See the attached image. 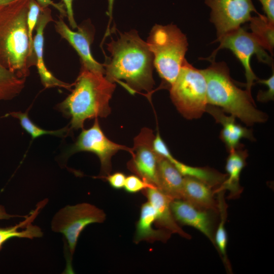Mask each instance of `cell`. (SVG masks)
I'll return each mask as SVG.
<instances>
[{
  "label": "cell",
  "instance_id": "4dcf8cb0",
  "mask_svg": "<svg viewBox=\"0 0 274 274\" xmlns=\"http://www.w3.org/2000/svg\"><path fill=\"white\" fill-rule=\"evenodd\" d=\"M126 177L124 174L122 172H115L108 175L105 179L113 188L120 189L124 188Z\"/></svg>",
  "mask_w": 274,
  "mask_h": 274
},
{
  "label": "cell",
  "instance_id": "ba28073f",
  "mask_svg": "<svg viewBox=\"0 0 274 274\" xmlns=\"http://www.w3.org/2000/svg\"><path fill=\"white\" fill-rule=\"evenodd\" d=\"M215 42H219L220 45L207 59L210 61L215 60L217 53L221 49L231 50L245 69L247 81L246 90L252 94L251 89L254 81L258 79L250 65L252 56L255 55L260 62L271 66L273 65L272 58L260 46L252 33L247 31L242 27L217 39Z\"/></svg>",
  "mask_w": 274,
  "mask_h": 274
},
{
  "label": "cell",
  "instance_id": "d590c367",
  "mask_svg": "<svg viewBox=\"0 0 274 274\" xmlns=\"http://www.w3.org/2000/svg\"><path fill=\"white\" fill-rule=\"evenodd\" d=\"M24 216L10 215L7 213L5 208L3 206H0V220H9L11 218Z\"/></svg>",
  "mask_w": 274,
  "mask_h": 274
},
{
  "label": "cell",
  "instance_id": "4fadbf2b",
  "mask_svg": "<svg viewBox=\"0 0 274 274\" xmlns=\"http://www.w3.org/2000/svg\"><path fill=\"white\" fill-rule=\"evenodd\" d=\"M170 208L177 223L197 229L215 246L213 214L216 212L199 209L182 199L172 200Z\"/></svg>",
  "mask_w": 274,
  "mask_h": 274
},
{
  "label": "cell",
  "instance_id": "3957f363",
  "mask_svg": "<svg viewBox=\"0 0 274 274\" xmlns=\"http://www.w3.org/2000/svg\"><path fill=\"white\" fill-rule=\"evenodd\" d=\"M30 0L0 6V64L26 79L36 61L29 56L27 14Z\"/></svg>",
  "mask_w": 274,
  "mask_h": 274
},
{
  "label": "cell",
  "instance_id": "7402d4cb",
  "mask_svg": "<svg viewBox=\"0 0 274 274\" xmlns=\"http://www.w3.org/2000/svg\"><path fill=\"white\" fill-rule=\"evenodd\" d=\"M183 176L190 177L198 180L214 191L219 188L227 178V174H222L209 167L191 166L185 164L173 157L169 160Z\"/></svg>",
  "mask_w": 274,
  "mask_h": 274
},
{
  "label": "cell",
  "instance_id": "8992f818",
  "mask_svg": "<svg viewBox=\"0 0 274 274\" xmlns=\"http://www.w3.org/2000/svg\"><path fill=\"white\" fill-rule=\"evenodd\" d=\"M170 97L179 112L186 119H198L208 106L207 82L201 71L185 59L179 75L169 87Z\"/></svg>",
  "mask_w": 274,
  "mask_h": 274
},
{
  "label": "cell",
  "instance_id": "d6a6232c",
  "mask_svg": "<svg viewBox=\"0 0 274 274\" xmlns=\"http://www.w3.org/2000/svg\"><path fill=\"white\" fill-rule=\"evenodd\" d=\"M261 4L265 15L274 22V0H258Z\"/></svg>",
  "mask_w": 274,
  "mask_h": 274
},
{
  "label": "cell",
  "instance_id": "e575fe53",
  "mask_svg": "<svg viewBox=\"0 0 274 274\" xmlns=\"http://www.w3.org/2000/svg\"><path fill=\"white\" fill-rule=\"evenodd\" d=\"M108 11L107 12V14L109 17V24H108V28L107 29L106 33L105 35V37L108 36L110 31V24L112 19V14H113V9L114 0H108Z\"/></svg>",
  "mask_w": 274,
  "mask_h": 274
},
{
  "label": "cell",
  "instance_id": "44dd1931",
  "mask_svg": "<svg viewBox=\"0 0 274 274\" xmlns=\"http://www.w3.org/2000/svg\"><path fill=\"white\" fill-rule=\"evenodd\" d=\"M41 208L37 206L36 209L26 216L24 220L14 226L0 227V250L3 245L13 237L33 239L43 235L41 229L31 223L38 215Z\"/></svg>",
  "mask_w": 274,
  "mask_h": 274
},
{
  "label": "cell",
  "instance_id": "d6986e66",
  "mask_svg": "<svg viewBox=\"0 0 274 274\" xmlns=\"http://www.w3.org/2000/svg\"><path fill=\"white\" fill-rule=\"evenodd\" d=\"M156 213L154 208L148 201L141 208L140 215L136 225L133 242L138 244L142 241L153 243L155 241L166 242L171 233L164 229H154L153 224L155 222Z\"/></svg>",
  "mask_w": 274,
  "mask_h": 274
},
{
  "label": "cell",
  "instance_id": "5bb4252c",
  "mask_svg": "<svg viewBox=\"0 0 274 274\" xmlns=\"http://www.w3.org/2000/svg\"><path fill=\"white\" fill-rule=\"evenodd\" d=\"M51 11L48 8L41 9L36 25V35L33 39V51L35 55L38 73L43 85L46 88L60 87L71 90L74 83L63 82L55 77L45 64L43 58L44 31L47 24L53 21Z\"/></svg>",
  "mask_w": 274,
  "mask_h": 274
},
{
  "label": "cell",
  "instance_id": "f546056e",
  "mask_svg": "<svg viewBox=\"0 0 274 274\" xmlns=\"http://www.w3.org/2000/svg\"><path fill=\"white\" fill-rule=\"evenodd\" d=\"M153 148L155 153L160 156L170 160L173 157L166 144L164 143L159 132H157L153 141Z\"/></svg>",
  "mask_w": 274,
  "mask_h": 274
},
{
  "label": "cell",
  "instance_id": "83f0119b",
  "mask_svg": "<svg viewBox=\"0 0 274 274\" xmlns=\"http://www.w3.org/2000/svg\"><path fill=\"white\" fill-rule=\"evenodd\" d=\"M153 186L144 181L136 175H130L126 177L124 188L129 193H135Z\"/></svg>",
  "mask_w": 274,
  "mask_h": 274
},
{
  "label": "cell",
  "instance_id": "7c38bea8",
  "mask_svg": "<svg viewBox=\"0 0 274 274\" xmlns=\"http://www.w3.org/2000/svg\"><path fill=\"white\" fill-rule=\"evenodd\" d=\"M55 28L61 37L65 39L77 51L80 57L82 66L105 75L103 64L96 61L91 53L90 45L93 35L87 27L78 26V30L73 31L60 17L59 20L55 21Z\"/></svg>",
  "mask_w": 274,
  "mask_h": 274
},
{
  "label": "cell",
  "instance_id": "4316f807",
  "mask_svg": "<svg viewBox=\"0 0 274 274\" xmlns=\"http://www.w3.org/2000/svg\"><path fill=\"white\" fill-rule=\"evenodd\" d=\"M41 10V7L36 0H30L27 19L29 44V56L32 60L36 61V60L33 51L32 31L36 26Z\"/></svg>",
  "mask_w": 274,
  "mask_h": 274
},
{
  "label": "cell",
  "instance_id": "cb8c5ba5",
  "mask_svg": "<svg viewBox=\"0 0 274 274\" xmlns=\"http://www.w3.org/2000/svg\"><path fill=\"white\" fill-rule=\"evenodd\" d=\"M224 191L225 190H221L217 192L218 194V211L220 213V221L216 233H215L214 239L215 247L218 249L226 268L229 271H231L230 264L226 254L227 236L225 228V223L227 217V207L224 198Z\"/></svg>",
  "mask_w": 274,
  "mask_h": 274
},
{
  "label": "cell",
  "instance_id": "6da1fadb",
  "mask_svg": "<svg viewBox=\"0 0 274 274\" xmlns=\"http://www.w3.org/2000/svg\"><path fill=\"white\" fill-rule=\"evenodd\" d=\"M116 40L107 44L110 56L103 64L105 76L118 83L129 92H151L155 84L153 77V55L147 42L136 30L119 33Z\"/></svg>",
  "mask_w": 274,
  "mask_h": 274
},
{
  "label": "cell",
  "instance_id": "9c48e42d",
  "mask_svg": "<svg viewBox=\"0 0 274 274\" xmlns=\"http://www.w3.org/2000/svg\"><path fill=\"white\" fill-rule=\"evenodd\" d=\"M119 150L130 153L131 148L110 140L103 132L97 118H95L92 127L87 129L83 128L76 142L67 149L64 155L65 158H68L81 151L95 154L100 162V172L98 177L105 179L111 173L112 157Z\"/></svg>",
  "mask_w": 274,
  "mask_h": 274
},
{
  "label": "cell",
  "instance_id": "e0dca14e",
  "mask_svg": "<svg viewBox=\"0 0 274 274\" xmlns=\"http://www.w3.org/2000/svg\"><path fill=\"white\" fill-rule=\"evenodd\" d=\"M225 169L227 178L222 185L215 190V193L221 190L229 191V198L238 197L243 190L239 184L241 173L246 165V159L248 156V150L244 148L242 144L237 148L229 151Z\"/></svg>",
  "mask_w": 274,
  "mask_h": 274
},
{
  "label": "cell",
  "instance_id": "ffe728a7",
  "mask_svg": "<svg viewBox=\"0 0 274 274\" xmlns=\"http://www.w3.org/2000/svg\"><path fill=\"white\" fill-rule=\"evenodd\" d=\"M183 179L184 177L169 160L157 155L158 189L172 200L182 199Z\"/></svg>",
  "mask_w": 274,
  "mask_h": 274
},
{
  "label": "cell",
  "instance_id": "2e32d148",
  "mask_svg": "<svg viewBox=\"0 0 274 274\" xmlns=\"http://www.w3.org/2000/svg\"><path fill=\"white\" fill-rule=\"evenodd\" d=\"M146 194L148 201L154 208L156 213L155 222L160 228L177 233L187 239H190V234L185 232L178 224L170 208L172 200L162 191L156 187L147 188Z\"/></svg>",
  "mask_w": 274,
  "mask_h": 274
},
{
  "label": "cell",
  "instance_id": "52a82bcc",
  "mask_svg": "<svg viewBox=\"0 0 274 274\" xmlns=\"http://www.w3.org/2000/svg\"><path fill=\"white\" fill-rule=\"evenodd\" d=\"M106 218V215L102 210L86 202L66 206L55 214L51 221V229L55 232L62 233L65 239L68 252L67 270L81 232L91 224L102 223Z\"/></svg>",
  "mask_w": 274,
  "mask_h": 274
},
{
  "label": "cell",
  "instance_id": "1f68e13d",
  "mask_svg": "<svg viewBox=\"0 0 274 274\" xmlns=\"http://www.w3.org/2000/svg\"><path fill=\"white\" fill-rule=\"evenodd\" d=\"M39 5L41 9L48 7L49 6H52L55 8L60 13V17L63 18L66 16V12L64 5L63 3H55L52 0H36Z\"/></svg>",
  "mask_w": 274,
  "mask_h": 274
},
{
  "label": "cell",
  "instance_id": "484cf974",
  "mask_svg": "<svg viewBox=\"0 0 274 274\" xmlns=\"http://www.w3.org/2000/svg\"><path fill=\"white\" fill-rule=\"evenodd\" d=\"M11 116L19 119L21 127L28 134L32 140L39 138L43 135L49 134L58 137H64L70 132V129L67 127L56 130H47L39 127L32 122L28 116L27 112H12L5 115L6 117Z\"/></svg>",
  "mask_w": 274,
  "mask_h": 274
},
{
  "label": "cell",
  "instance_id": "9a60e30c",
  "mask_svg": "<svg viewBox=\"0 0 274 274\" xmlns=\"http://www.w3.org/2000/svg\"><path fill=\"white\" fill-rule=\"evenodd\" d=\"M206 112L211 115L216 122L222 125L220 138L225 144L228 152L241 146L240 141L243 138L252 141L255 140L251 129L238 124L234 116L226 115L220 108L208 105Z\"/></svg>",
  "mask_w": 274,
  "mask_h": 274
},
{
  "label": "cell",
  "instance_id": "30bf717a",
  "mask_svg": "<svg viewBox=\"0 0 274 274\" xmlns=\"http://www.w3.org/2000/svg\"><path fill=\"white\" fill-rule=\"evenodd\" d=\"M205 3L211 9L210 21L217 39L249 21L252 12L259 14L252 0H205Z\"/></svg>",
  "mask_w": 274,
  "mask_h": 274
},
{
  "label": "cell",
  "instance_id": "7a4b0ae2",
  "mask_svg": "<svg viewBox=\"0 0 274 274\" xmlns=\"http://www.w3.org/2000/svg\"><path fill=\"white\" fill-rule=\"evenodd\" d=\"M72 93L58 105L62 114L71 118V129H83L87 119L107 117L111 113L110 100L116 85L104 74L81 66Z\"/></svg>",
  "mask_w": 274,
  "mask_h": 274
},
{
  "label": "cell",
  "instance_id": "8d00e7d4",
  "mask_svg": "<svg viewBox=\"0 0 274 274\" xmlns=\"http://www.w3.org/2000/svg\"><path fill=\"white\" fill-rule=\"evenodd\" d=\"M17 0H0V6H3L10 4Z\"/></svg>",
  "mask_w": 274,
  "mask_h": 274
},
{
  "label": "cell",
  "instance_id": "8fae6325",
  "mask_svg": "<svg viewBox=\"0 0 274 274\" xmlns=\"http://www.w3.org/2000/svg\"><path fill=\"white\" fill-rule=\"evenodd\" d=\"M155 135L150 128L144 127L133 139L128 168L148 184L158 187L157 155L153 148Z\"/></svg>",
  "mask_w": 274,
  "mask_h": 274
},
{
  "label": "cell",
  "instance_id": "603a6c76",
  "mask_svg": "<svg viewBox=\"0 0 274 274\" xmlns=\"http://www.w3.org/2000/svg\"><path fill=\"white\" fill-rule=\"evenodd\" d=\"M249 21L253 36L264 49L268 50L273 55L274 22L270 21L265 15L260 14L252 17Z\"/></svg>",
  "mask_w": 274,
  "mask_h": 274
},
{
  "label": "cell",
  "instance_id": "f1b7e54d",
  "mask_svg": "<svg viewBox=\"0 0 274 274\" xmlns=\"http://www.w3.org/2000/svg\"><path fill=\"white\" fill-rule=\"evenodd\" d=\"M272 66V74L267 79H259L256 80V83L262 84H267L268 89L265 91L260 90L257 96V100L261 102H267L273 100L274 99V71Z\"/></svg>",
  "mask_w": 274,
  "mask_h": 274
},
{
  "label": "cell",
  "instance_id": "d4e9b609",
  "mask_svg": "<svg viewBox=\"0 0 274 274\" xmlns=\"http://www.w3.org/2000/svg\"><path fill=\"white\" fill-rule=\"evenodd\" d=\"M25 79L19 78L0 64V100H11L17 96L24 87Z\"/></svg>",
  "mask_w": 274,
  "mask_h": 274
},
{
  "label": "cell",
  "instance_id": "277c9868",
  "mask_svg": "<svg viewBox=\"0 0 274 274\" xmlns=\"http://www.w3.org/2000/svg\"><path fill=\"white\" fill-rule=\"evenodd\" d=\"M211 62L208 67L201 70L207 82L208 104L220 108L248 126L266 121L267 115L256 108L252 94L234 83L227 64Z\"/></svg>",
  "mask_w": 274,
  "mask_h": 274
},
{
  "label": "cell",
  "instance_id": "ac0fdd59",
  "mask_svg": "<svg viewBox=\"0 0 274 274\" xmlns=\"http://www.w3.org/2000/svg\"><path fill=\"white\" fill-rule=\"evenodd\" d=\"M215 193L212 188L198 180L184 177L182 199L197 208L217 213L218 206L214 198Z\"/></svg>",
  "mask_w": 274,
  "mask_h": 274
},
{
  "label": "cell",
  "instance_id": "836d02e7",
  "mask_svg": "<svg viewBox=\"0 0 274 274\" xmlns=\"http://www.w3.org/2000/svg\"><path fill=\"white\" fill-rule=\"evenodd\" d=\"M64 5L66 16L70 26L73 29H75L78 27V25L75 20L74 12L73 9V2L74 0H62Z\"/></svg>",
  "mask_w": 274,
  "mask_h": 274
},
{
  "label": "cell",
  "instance_id": "5b68a950",
  "mask_svg": "<svg viewBox=\"0 0 274 274\" xmlns=\"http://www.w3.org/2000/svg\"><path fill=\"white\" fill-rule=\"evenodd\" d=\"M147 43L153 55L154 66L169 87L177 79L188 49L187 39L175 25L155 24Z\"/></svg>",
  "mask_w": 274,
  "mask_h": 274
}]
</instances>
